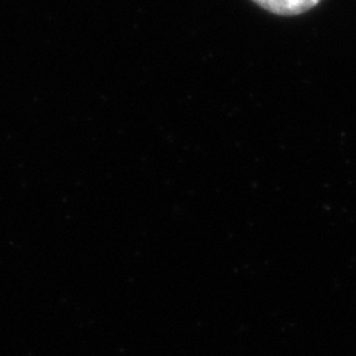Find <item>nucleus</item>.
<instances>
[{"instance_id": "obj_1", "label": "nucleus", "mask_w": 356, "mask_h": 356, "mask_svg": "<svg viewBox=\"0 0 356 356\" xmlns=\"http://www.w3.org/2000/svg\"><path fill=\"white\" fill-rule=\"evenodd\" d=\"M251 2H254L257 7L264 8L266 12L274 13V15L291 17L312 10L322 0H251Z\"/></svg>"}]
</instances>
